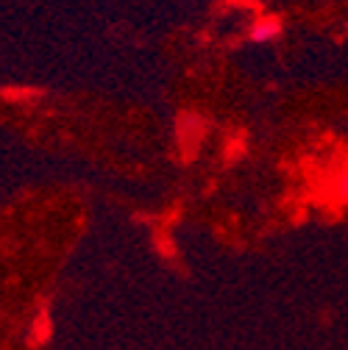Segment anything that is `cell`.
<instances>
[{
    "instance_id": "obj_1",
    "label": "cell",
    "mask_w": 348,
    "mask_h": 350,
    "mask_svg": "<svg viewBox=\"0 0 348 350\" xmlns=\"http://www.w3.org/2000/svg\"><path fill=\"white\" fill-rule=\"evenodd\" d=\"M279 36H282V20L273 14L256 17L248 28V39L256 42V45H268V42H276Z\"/></svg>"
},
{
    "instance_id": "obj_2",
    "label": "cell",
    "mask_w": 348,
    "mask_h": 350,
    "mask_svg": "<svg viewBox=\"0 0 348 350\" xmlns=\"http://www.w3.org/2000/svg\"><path fill=\"white\" fill-rule=\"evenodd\" d=\"M337 198H340L343 203H348V167H343L340 178H337Z\"/></svg>"
},
{
    "instance_id": "obj_3",
    "label": "cell",
    "mask_w": 348,
    "mask_h": 350,
    "mask_svg": "<svg viewBox=\"0 0 348 350\" xmlns=\"http://www.w3.org/2000/svg\"><path fill=\"white\" fill-rule=\"evenodd\" d=\"M345 31H348V28H345Z\"/></svg>"
}]
</instances>
